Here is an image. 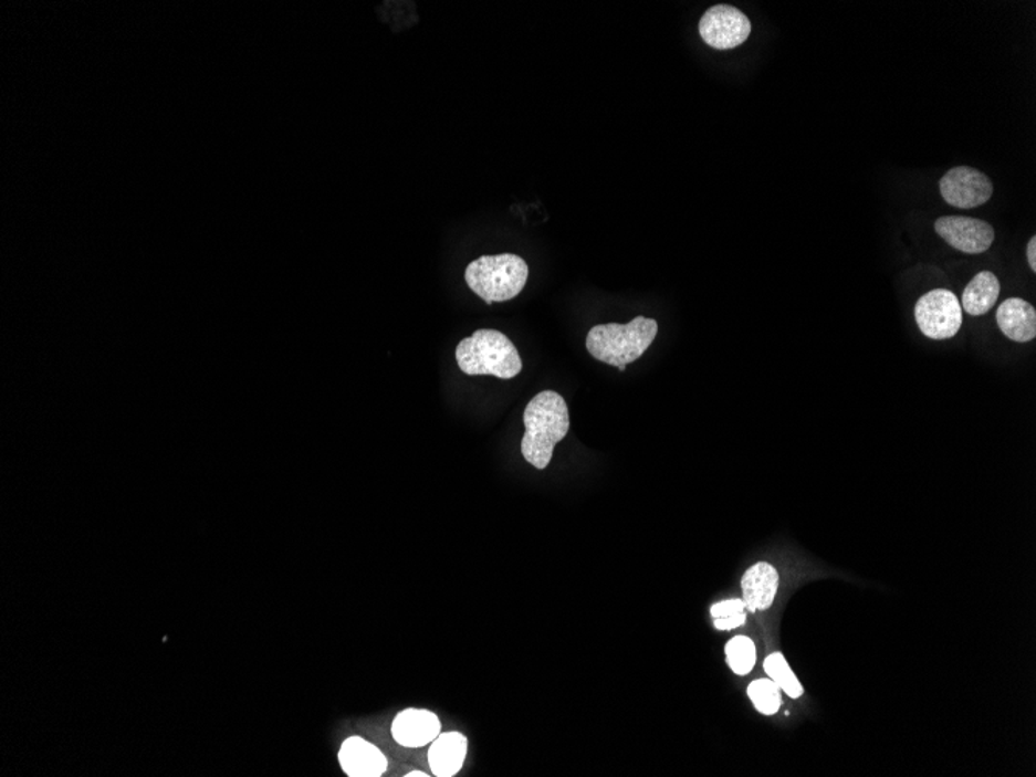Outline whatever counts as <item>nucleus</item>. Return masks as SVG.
I'll list each match as a JSON object with an SVG mask.
<instances>
[{"instance_id":"9b49d317","label":"nucleus","mask_w":1036,"mask_h":777,"mask_svg":"<svg viewBox=\"0 0 1036 777\" xmlns=\"http://www.w3.org/2000/svg\"><path fill=\"white\" fill-rule=\"evenodd\" d=\"M779 571L768 561H757L746 569L741 586L743 602L751 613L768 610L779 590Z\"/></svg>"},{"instance_id":"4468645a","label":"nucleus","mask_w":1036,"mask_h":777,"mask_svg":"<svg viewBox=\"0 0 1036 777\" xmlns=\"http://www.w3.org/2000/svg\"><path fill=\"white\" fill-rule=\"evenodd\" d=\"M1000 294L1001 283L995 273L980 272L962 292L961 306L964 307L966 314L981 317L995 306Z\"/></svg>"},{"instance_id":"423d86ee","label":"nucleus","mask_w":1036,"mask_h":777,"mask_svg":"<svg viewBox=\"0 0 1036 777\" xmlns=\"http://www.w3.org/2000/svg\"><path fill=\"white\" fill-rule=\"evenodd\" d=\"M699 32L710 48L730 50L749 40L751 22L735 7L714 6L700 19Z\"/></svg>"},{"instance_id":"aec40b11","label":"nucleus","mask_w":1036,"mask_h":777,"mask_svg":"<svg viewBox=\"0 0 1036 777\" xmlns=\"http://www.w3.org/2000/svg\"><path fill=\"white\" fill-rule=\"evenodd\" d=\"M1027 261L1032 272H1036V238L1032 237L1027 244Z\"/></svg>"},{"instance_id":"20e7f679","label":"nucleus","mask_w":1036,"mask_h":777,"mask_svg":"<svg viewBox=\"0 0 1036 777\" xmlns=\"http://www.w3.org/2000/svg\"><path fill=\"white\" fill-rule=\"evenodd\" d=\"M530 267L514 253L484 255L465 269V283L488 305L517 297L526 286Z\"/></svg>"},{"instance_id":"7ed1b4c3","label":"nucleus","mask_w":1036,"mask_h":777,"mask_svg":"<svg viewBox=\"0 0 1036 777\" xmlns=\"http://www.w3.org/2000/svg\"><path fill=\"white\" fill-rule=\"evenodd\" d=\"M657 334V321L638 315L627 325L608 323L593 326L585 345L596 360L610 367H627L647 351Z\"/></svg>"},{"instance_id":"f3484780","label":"nucleus","mask_w":1036,"mask_h":777,"mask_svg":"<svg viewBox=\"0 0 1036 777\" xmlns=\"http://www.w3.org/2000/svg\"><path fill=\"white\" fill-rule=\"evenodd\" d=\"M749 697L757 713L774 715L782 706V691L773 680L758 679L750 683Z\"/></svg>"},{"instance_id":"f257e3e1","label":"nucleus","mask_w":1036,"mask_h":777,"mask_svg":"<svg viewBox=\"0 0 1036 777\" xmlns=\"http://www.w3.org/2000/svg\"><path fill=\"white\" fill-rule=\"evenodd\" d=\"M523 422L522 455L533 468L545 471L554 449L569 432L568 406L556 391H542L527 402Z\"/></svg>"},{"instance_id":"a211bd4d","label":"nucleus","mask_w":1036,"mask_h":777,"mask_svg":"<svg viewBox=\"0 0 1036 777\" xmlns=\"http://www.w3.org/2000/svg\"><path fill=\"white\" fill-rule=\"evenodd\" d=\"M742 611H746L743 599H726V601L715 602L711 607V617L712 619H722L742 613Z\"/></svg>"},{"instance_id":"ddd939ff","label":"nucleus","mask_w":1036,"mask_h":777,"mask_svg":"<svg viewBox=\"0 0 1036 777\" xmlns=\"http://www.w3.org/2000/svg\"><path fill=\"white\" fill-rule=\"evenodd\" d=\"M996 322L1004 336L1018 344H1027L1036 337V311L1026 300H1005L997 307Z\"/></svg>"},{"instance_id":"f8f14e48","label":"nucleus","mask_w":1036,"mask_h":777,"mask_svg":"<svg viewBox=\"0 0 1036 777\" xmlns=\"http://www.w3.org/2000/svg\"><path fill=\"white\" fill-rule=\"evenodd\" d=\"M469 741L464 734L450 731L439 734L430 744L429 765L431 775L437 777H453L464 767L468 757Z\"/></svg>"},{"instance_id":"1a4fd4ad","label":"nucleus","mask_w":1036,"mask_h":777,"mask_svg":"<svg viewBox=\"0 0 1036 777\" xmlns=\"http://www.w3.org/2000/svg\"><path fill=\"white\" fill-rule=\"evenodd\" d=\"M441 734V721L427 710L400 711L391 723V736L404 748H422Z\"/></svg>"},{"instance_id":"2eb2a0df","label":"nucleus","mask_w":1036,"mask_h":777,"mask_svg":"<svg viewBox=\"0 0 1036 777\" xmlns=\"http://www.w3.org/2000/svg\"><path fill=\"white\" fill-rule=\"evenodd\" d=\"M764 671L766 675H768V679L773 680L789 699L796 700L803 697V684L797 680L795 672L792 671L787 660H785V657L782 655L781 652L770 653V655L765 658Z\"/></svg>"},{"instance_id":"6e6552de","label":"nucleus","mask_w":1036,"mask_h":777,"mask_svg":"<svg viewBox=\"0 0 1036 777\" xmlns=\"http://www.w3.org/2000/svg\"><path fill=\"white\" fill-rule=\"evenodd\" d=\"M935 232L951 248L969 255L987 252L995 241V230L985 221L966 217H943L935 221Z\"/></svg>"},{"instance_id":"39448f33","label":"nucleus","mask_w":1036,"mask_h":777,"mask_svg":"<svg viewBox=\"0 0 1036 777\" xmlns=\"http://www.w3.org/2000/svg\"><path fill=\"white\" fill-rule=\"evenodd\" d=\"M915 322L923 336L931 340L953 338L962 326V306L946 288H935L915 303Z\"/></svg>"},{"instance_id":"dca6fc26","label":"nucleus","mask_w":1036,"mask_h":777,"mask_svg":"<svg viewBox=\"0 0 1036 777\" xmlns=\"http://www.w3.org/2000/svg\"><path fill=\"white\" fill-rule=\"evenodd\" d=\"M725 655L731 671L739 676H746L757 663V650L754 641L749 637L731 638L725 645Z\"/></svg>"},{"instance_id":"412c9836","label":"nucleus","mask_w":1036,"mask_h":777,"mask_svg":"<svg viewBox=\"0 0 1036 777\" xmlns=\"http://www.w3.org/2000/svg\"><path fill=\"white\" fill-rule=\"evenodd\" d=\"M418 776H419V777H429L430 775H426V773H423V771H410V773H407V775H406V777H418Z\"/></svg>"},{"instance_id":"f03ea898","label":"nucleus","mask_w":1036,"mask_h":777,"mask_svg":"<svg viewBox=\"0 0 1036 777\" xmlns=\"http://www.w3.org/2000/svg\"><path fill=\"white\" fill-rule=\"evenodd\" d=\"M458 367L468 376H494L510 380L523 369L519 349L496 329H477L454 351Z\"/></svg>"},{"instance_id":"6ab92c4d","label":"nucleus","mask_w":1036,"mask_h":777,"mask_svg":"<svg viewBox=\"0 0 1036 777\" xmlns=\"http://www.w3.org/2000/svg\"><path fill=\"white\" fill-rule=\"evenodd\" d=\"M746 622V611L742 613L733 615V617L714 619V627L722 632H728V630L739 629Z\"/></svg>"},{"instance_id":"0eeeda50","label":"nucleus","mask_w":1036,"mask_h":777,"mask_svg":"<svg viewBox=\"0 0 1036 777\" xmlns=\"http://www.w3.org/2000/svg\"><path fill=\"white\" fill-rule=\"evenodd\" d=\"M941 195L946 203L956 209H976L993 196L992 180L980 169L957 167L942 177Z\"/></svg>"},{"instance_id":"9d476101","label":"nucleus","mask_w":1036,"mask_h":777,"mask_svg":"<svg viewBox=\"0 0 1036 777\" xmlns=\"http://www.w3.org/2000/svg\"><path fill=\"white\" fill-rule=\"evenodd\" d=\"M338 762L349 777H380L388 768L385 754L359 736L348 737L343 742Z\"/></svg>"}]
</instances>
